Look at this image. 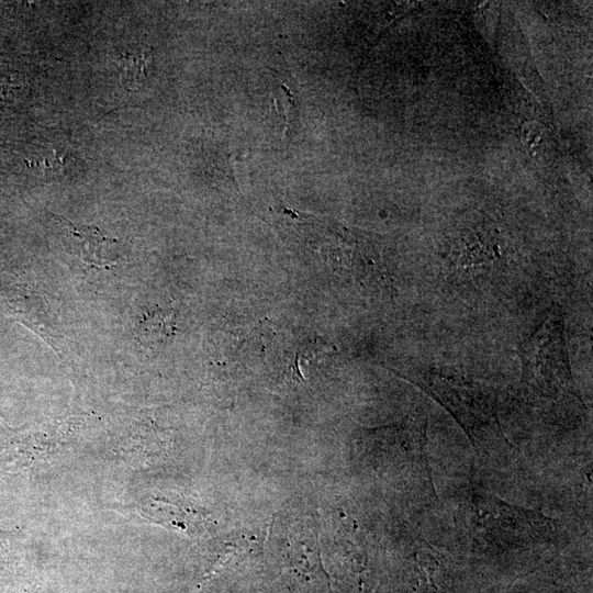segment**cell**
I'll use <instances>...</instances> for the list:
<instances>
[{
	"label": "cell",
	"mask_w": 593,
	"mask_h": 593,
	"mask_svg": "<svg viewBox=\"0 0 593 593\" xmlns=\"http://www.w3.org/2000/svg\"><path fill=\"white\" fill-rule=\"evenodd\" d=\"M457 522L477 544L497 548L535 545L545 541L553 529L549 517L477 488L470 489L461 501Z\"/></svg>",
	"instance_id": "cell-1"
},
{
	"label": "cell",
	"mask_w": 593,
	"mask_h": 593,
	"mask_svg": "<svg viewBox=\"0 0 593 593\" xmlns=\"http://www.w3.org/2000/svg\"><path fill=\"white\" fill-rule=\"evenodd\" d=\"M523 387L541 409L571 407L581 400L574 389L562 323L550 317L528 338L523 353Z\"/></svg>",
	"instance_id": "cell-2"
},
{
	"label": "cell",
	"mask_w": 593,
	"mask_h": 593,
	"mask_svg": "<svg viewBox=\"0 0 593 593\" xmlns=\"http://www.w3.org/2000/svg\"><path fill=\"white\" fill-rule=\"evenodd\" d=\"M542 126L537 123H527L523 127V141L529 148L540 146L544 141Z\"/></svg>",
	"instance_id": "cell-7"
},
{
	"label": "cell",
	"mask_w": 593,
	"mask_h": 593,
	"mask_svg": "<svg viewBox=\"0 0 593 593\" xmlns=\"http://www.w3.org/2000/svg\"><path fill=\"white\" fill-rule=\"evenodd\" d=\"M76 255L94 268H111L120 259L118 242L103 236L94 227L77 228L70 224Z\"/></svg>",
	"instance_id": "cell-4"
},
{
	"label": "cell",
	"mask_w": 593,
	"mask_h": 593,
	"mask_svg": "<svg viewBox=\"0 0 593 593\" xmlns=\"http://www.w3.org/2000/svg\"><path fill=\"white\" fill-rule=\"evenodd\" d=\"M416 376L417 384L451 413L473 445L489 452L492 447L506 444L491 390L432 370H419Z\"/></svg>",
	"instance_id": "cell-3"
},
{
	"label": "cell",
	"mask_w": 593,
	"mask_h": 593,
	"mask_svg": "<svg viewBox=\"0 0 593 593\" xmlns=\"http://www.w3.org/2000/svg\"><path fill=\"white\" fill-rule=\"evenodd\" d=\"M176 332L174 310L156 309L144 314L136 327L138 340L147 347H158L169 340Z\"/></svg>",
	"instance_id": "cell-5"
},
{
	"label": "cell",
	"mask_w": 593,
	"mask_h": 593,
	"mask_svg": "<svg viewBox=\"0 0 593 593\" xmlns=\"http://www.w3.org/2000/svg\"><path fill=\"white\" fill-rule=\"evenodd\" d=\"M150 56L147 53L125 54L121 63V82L125 89L134 90L145 79Z\"/></svg>",
	"instance_id": "cell-6"
}]
</instances>
